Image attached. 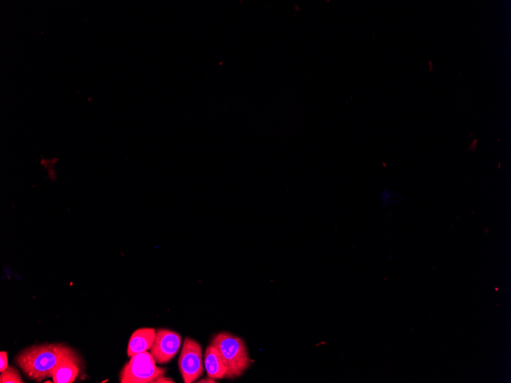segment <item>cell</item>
<instances>
[{"mask_svg": "<svg viewBox=\"0 0 511 383\" xmlns=\"http://www.w3.org/2000/svg\"><path fill=\"white\" fill-rule=\"evenodd\" d=\"M72 351L61 344H47L25 349L16 358L27 377L38 382L52 377L54 369Z\"/></svg>", "mask_w": 511, "mask_h": 383, "instance_id": "obj_1", "label": "cell"}, {"mask_svg": "<svg viewBox=\"0 0 511 383\" xmlns=\"http://www.w3.org/2000/svg\"><path fill=\"white\" fill-rule=\"evenodd\" d=\"M211 344L217 347L227 366L228 379L239 377L253 362L243 340L232 333H219L215 335Z\"/></svg>", "mask_w": 511, "mask_h": 383, "instance_id": "obj_2", "label": "cell"}, {"mask_svg": "<svg viewBox=\"0 0 511 383\" xmlns=\"http://www.w3.org/2000/svg\"><path fill=\"white\" fill-rule=\"evenodd\" d=\"M166 369L158 367L148 351L133 355L122 368L120 375L121 383H148L165 375Z\"/></svg>", "mask_w": 511, "mask_h": 383, "instance_id": "obj_3", "label": "cell"}, {"mask_svg": "<svg viewBox=\"0 0 511 383\" xmlns=\"http://www.w3.org/2000/svg\"><path fill=\"white\" fill-rule=\"evenodd\" d=\"M179 368L184 382L192 383L201 378L204 371L202 347L192 338L184 340L179 360Z\"/></svg>", "mask_w": 511, "mask_h": 383, "instance_id": "obj_4", "label": "cell"}, {"mask_svg": "<svg viewBox=\"0 0 511 383\" xmlns=\"http://www.w3.org/2000/svg\"><path fill=\"white\" fill-rule=\"evenodd\" d=\"M182 337L179 333L167 330L156 331L154 343L151 349L156 364H167L180 351Z\"/></svg>", "mask_w": 511, "mask_h": 383, "instance_id": "obj_5", "label": "cell"}, {"mask_svg": "<svg viewBox=\"0 0 511 383\" xmlns=\"http://www.w3.org/2000/svg\"><path fill=\"white\" fill-rule=\"evenodd\" d=\"M80 371V358L72 350L54 369L52 377L54 383H72L76 381Z\"/></svg>", "mask_w": 511, "mask_h": 383, "instance_id": "obj_6", "label": "cell"}, {"mask_svg": "<svg viewBox=\"0 0 511 383\" xmlns=\"http://www.w3.org/2000/svg\"><path fill=\"white\" fill-rule=\"evenodd\" d=\"M155 335V329L151 327H142L134 331L129 341L128 357L132 358L135 354L151 350Z\"/></svg>", "mask_w": 511, "mask_h": 383, "instance_id": "obj_7", "label": "cell"}, {"mask_svg": "<svg viewBox=\"0 0 511 383\" xmlns=\"http://www.w3.org/2000/svg\"><path fill=\"white\" fill-rule=\"evenodd\" d=\"M204 364L208 377L214 380L227 378L228 369L217 347L210 344L204 353Z\"/></svg>", "mask_w": 511, "mask_h": 383, "instance_id": "obj_8", "label": "cell"}, {"mask_svg": "<svg viewBox=\"0 0 511 383\" xmlns=\"http://www.w3.org/2000/svg\"><path fill=\"white\" fill-rule=\"evenodd\" d=\"M0 382L1 383H23V380L17 369L9 366L1 372L0 375Z\"/></svg>", "mask_w": 511, "mask_h": 383, "instance_id": "obj_9", "label": "cell"}, {"mask_svg": "<svg viewBox=\"0 0 511 383\" xmlns=\"http://www.w3.org/2000/svg\"><path fill=\"white\" fill-rule=\"evenodd\" d=\"M397 197V195L391 193L390 190H384L380 195V199L384 204H390Z\"/></svg>", "mask_w": 511, "mask_h": 383, "instance_id": "obj_10", "label": "cell"}, {"mask_svg": "<svg viewBox=\"0 0 511 383\" xmlns=\"http://www.w3.org/2000/svg\"><path fill=\"white\" fill-rule=\"evenodd\" d=\"M8 366V353L6 351L0 352V372H3Z\"/></svg>", "mask_w": 511, "mask_h": 383, "instance_id": "obj_11", "label": "cell"}, {"mask_svg": "<svg viewBox=\"0 0 511 383\" xmlns=\"http://www.w3.org/2000/svg\"><path fill=\"white\" fill-rule=\"evenodd\" d=\"M174 383L175 382L173 380L166 377V376L163 375L161 376V377L156 379L154 380L152 383Z\"/></svg>", "mask_w": 511, "mask_h": 383, "instance_id": "obj_12", "label": "cell"}, {"mask_svg": "<svg viewBox=\"0 0 511 383\" xmlns=\"http://www.w3.org/2000/svg\"><path fill=\"white\" fill-rule=\"evenodd\" d=\"M199 382V383H204V382H206H206L207 383H216L217 382H216V380H214L213 378H210L208 376V378L201 380H199V382Z\"/></svg>", "mask_w": 511, "mask_h": 383, "instance_id": "obj_13", "label": "cell"}, {"mask_svg": "<svg viewBox=\"0 0 511 383\" xmlns=\"http://www.w3.org/2000/svg\"><path fill=\"white\" fill-rule=\"evenodd\" d=\"M432 63H433V61H431V63H429V66H431V72L432 71V66H433Z\"/></svg>", "mask_w": 511, "mask_h": 383, "instance_id": "obj_14", "label": "cell"}]
</instances>
